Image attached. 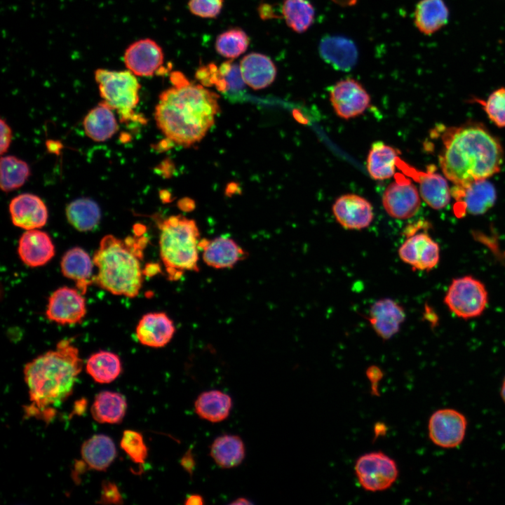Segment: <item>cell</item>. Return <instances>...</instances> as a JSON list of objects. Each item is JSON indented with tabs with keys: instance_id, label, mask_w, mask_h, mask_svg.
Masks as SVG:
<instances>
[{
	"instance_id": "cell-1",
	"label": "cell",
	"mask_w": 505,
	"mask_h": 505,
	"mask_svg": "<svg viewBox=\"0 0 505 505\" xmlns=\"http://www.w3.org/2000/svg\"><path fill=\"white\" fill-rule=\"evenodd\" d=\"M173 86L163 91L155 109L159 128L177 144L199 142L219 112L218 95L203 85L191 83L179 72L170 74Z\"/></svg>"
},
{
	"instance_id": "cell-22",
	"label": "cell",
	"mask_w": 505,
	"mask_h": 505,
	"mask_svg": "<svg viewBox=\"0 0 505 505\" xmlns=\"http://www.w3.org/2000/svg\"><path fill=\"white\" fill-rule=\"evenodd\" d=\"M173 321L163 312L144 315L136 327L139 342L147 346L160 348L166 346L175 333Z\"/></svg>"
},
{
	"instance_id": "cell-17",
	"label": "cell",
	"mask_w": 505,
	"mask_h": 505,
	"mask_svg": "<svg viewBox=\"0 0 505 505\" xmlns=\"http://www.w3.org/2000/svg\"><path fill=\"white\" fill-rule=\"evenodd\" d=\"M332 213L337 222L350 230L365 229L374 218L373 208L370 201L355 194H346L338 197L332 205Z\"/></svg>"
},
{
	"instance_id": "cell-42",
	"label": "cell",
	"mask_w": 505,
	"mask_h": 505,
	"mask_svg": "<svg viewBox=\"0 0 505 505\" xmlns=\"http://www.w3.org/2000/svg\"><path fill=\"white\" fill-rule=\"evenodd\" d=\"M100 503L102 504H121L122 497L117 486L112 482H105L102 485Z\"/></svg>"
},
{
	"instance_id": "cell-39",
	"label": "cell",
	"mask_w": 505,
	"mask_h": 505,
	"mask_svg": "<svg viewBox=\"0 0 505 505\" xmlns=\"http://www.w3.org/2000/svg\"><path fill=\"white\" fill-rule=\"evenodd\" d=\"M490 120L497 126L505 128V87L492 91L485 100L475 99Z\"/></svg>"
},
{
	"instance_id": "cell-23",
	"label": "cell",
	"mask_w": 505,
	"mask_h": 505,
	"mask_svg": "<svg viewBox=\"0 0 505 505\" xmlns=\"http://www.w3.org/2000/svg\"><path fill=\"white\" fill-rule=\"evenodd\" d=\"M322 59L338 70L348 71L356 64L358 53L354 42L343 36H325L320 41Z\"/></svg>"
},
{
	"instance_id": "cell-11",
	"label": "cell",
	"mask_w": 505,
	"mask_h": 505,
	"mask_svg": "<svg viewBox=\"0 0 505 505\" xmlns=\"http://www.w3.org/2000/svg\"><path fill=\"white\" fill-rule=\"evenodd\" d=\"M466 428L467 420L462 412L451 408L440 409L429 419V437L440 447L454 448L463 442Z\"/></svg>"
},
{
	"instance_id": "cell-34",
	"label": "cell",
	"mask_w": 505,
	"mask_h": 505,
	"mask_svg": "<svg viewBox=\"0 0 505 505\" xmlns=\"http://www.w3.org/2000/svg\"><path fill=\"white\" fill-rule=\"evenodd\" d=\"M86 370L96 382L108 384L119 376L122 368L120 358L116 354L107 351H100L89 357Z\"/></svg>"
},
{
	"instance_id": "cell-44",
	"label": "cell",
	"mask_w": 505,
	"mask_h": 505,
	"mask_svg": "<svg viewBox=\"0 0 505 505\" xmlns=\"http://www.w3.org/2000/svg\"><path fill=\"white\" fill-rule=\"evenodd\" d=\"M1 154L7 151L11 141V130L8 124L1 119Z\"/></svg>"
},
{
	"instance_id": "cell-30",
	"label": "cell",
	"mask_w": 505,
	"mask_h": 505,
	"mask_svg": "<svg viewBox=\"0 0 505 505\" xmlns=\"http://www.w3.org/2000/svg\"><path fill=\"white\" fill-rule=\"evenodd\" d=\"M231 408L232 400L230 396L219 390L204 391L194 402V409L198 416L213 423L226 419Z\"/></svg>"
},
{
	"instance_id": "cell-8",
	"label": "cell",
	"mask_w": 505,
	"mask_h": 505,
	"mask_svg": "<svg viewBox=\"0 0 505 505\" xmlns=\"http://www.w3.org/2000/svg\"><path fill=\"white\" fill-rule=\"evenodd\" d=\"M354 472L360 485L373 492L390 488L399 473L396 462L381 451L359 457L354 465Z\"/></svg>"
},
{
	"instance_id": "cell-3",
	"label": "cell",
	"mask_w": 505,
	"mask_h": 505,
	"mask_svg": "<svg viewBox=\"0 0 505 505\" xmlns=\"http://www.w3.org/2000/svg\"><path fill=\"white\" fill-rule=\"evenodd\" d=\"M82 366L79 349L67 339L27 363L23 372L31 401L28 414L51 419L53 407L72 394Z\"/></svg>"
},
{
	"instance_id": "cell-41",
	"label": "cell",
	"mask_w": 505,
	"mask_h": 505,
	"mask_svg": "<svg viewBox=\"0 0 505 505\" xmlns=\"http://www.w3.org/2000/svg\"><path fill=\"white\" fill-rule=\"evenodd\" d=\"M222 4L223 0H189L188 6L195 15L212 18L219 15Z\"/></svg>"
},
{
	"instance_id": "cell-29",
	"label": "cell",
	"mask_w": 505,
	"mask_h": 505,
	"mask_svg": "<svg viewBox=\"0 0 505 505\" xmlns=\"http://www.w3.org/2000/svg\"><path fill=\"white\" fill-rule=\"evenodd\" d=\"M112 110L102 101L85 116L84 130L90 139L96 142H103L116 133L119 127Z\"/></svg>"
},
{
	"instance_id": "cell-13",
	"label": "cell",
	"mask_w": 505,
	"mask_h": 505,
	"mask_svg": "<svg viewBox=\"0 0 505 505\" xmlns=\"http://www.w3.org/2000/svg\"><path fill=\"white\" fill-rule=\"evenodd\" d=\"M330 100L339 117L350 119L365 112L370 106V97L358 81L346 78L331 87Z\"/></svg>"
},
{
	"instance_id": "cell-46",
	"label": "cell",
	"mask_w": 505,
	"mask_h": 505,
	"mask_svg": "<svg viewBox=\"0 0 505 505\" xmlns=\"http://www.w3.org/2000/svg\"><path fill=\"white\" fill-rule=\"evenodd\" d=\"M143 275L147 276H152L161 271V267L158 264L149 263L147 264L144 269L142 271Z\"/></svg>"
},
{
	"instance_id": "cell-6",
	"label": "cell",
	"mask_w": 505,
	"mask_h": 505,
	"mask_svg": "<svg viewBox=\"0 0 505 505\" xmlns=\"http://www.w3.org/2000/svg\"><path fill=\"white\" fill-rule=\"evenodd\" d=\"M95 79L103 101L118 112L120 121L133 119V109L139 102L140 89L136 76L128 69H97Z\"/></svg>"
},
{
	"instance_id": "cell-19",
	"label": "cell",
	"mask_w": 505,
	"mask_h": 505,
	"mask_svg": "<svg viewBox=\"0 0 505 505\" xmlns=\"http://www.w3.org/2000/svg\"><path fill=\"white\" fill-rule=\"evenodd\" d=\"M405 318V311L399 304L390 298H384L371 306L368 320L375 332L387 340L399 331Z\"/></svg>"
},
{
	"instance_id": "cell-12",
	"label": "cell",
	"mask_w": 505,
	"mask_h": 505,
	"mask_svg": "<svg viewBox=\"0 0 505 505\" xmlns=\"http://www.w3.org/2000/svg\"><path fill=\"white\" fill-rule=\"evenodd\" d=\"M433 166L419 170L399 159L398 168L418 184L421 198L431 208L440 210L450 201L451 191L446 177L435 171Z\"/></svg>"
},
{
	"instance_id": "cell-40",
	"label": "cell",
	"mask_w": 505,
	"mask_h": 505,
	"mask_svg": "<svg viewBox=\"0 0 505 505\" xmlns=\"http://www.w3.org/2000/svg\"><path fill=\"white\" fill-rule=\"evenodd\" d=\"M120 445L133 462L139 464L145 462L148 449L140 433L133 430L124 431Z\"/></svg>"
},
{
	"instance_id": "cell-35",
	"label": "cell",
	"mask_w": 505,
	"mask_h": 505,
	"mask_svg": "<svg viewBox=\"0 0 505 505\" xmlns=\"http://www.w3.org/2000/svg\"><path fill=\"white\" fill-rule=\"evenodd\" d=\"M282 15L290 28L297 33H303L313 24L315 10L308 0H284Z\"/></svg>"
},
{
	"instance_id": "cell-2",
	"label": "cell",
	"mask_w": 505,
	"mask_h": 505,
	"mask_svg": "<svg viewBox=\"0 0 505 505\" xmlns=\"http://www.w3.org/2000/svg\"><path fill=\"white\" fill-rule=\"evenodd\" d=\"M503 161L501 144L482 124L450 127L442 133L439 166L453 186L487 179L499 172Z\"/></svg>"
},
{
	"instance_id": "cell-49",
	"label": "cell",
	"mask_w": 505,
	"mask_h": 505,
	"mask_svg": "<svg viewBox=\"0 0 505 505\" xmlns=\"http://www.w3.org/2000/svg\"><path fill=\"white\" fill-rule=\"evenodd\" d=\"M500 396H501V399L503 400V401L505 403V377L504 378V380H503V382L501 384V390H500Z\"/></svg>"
},
{
	"instance_id": "cell-16",
	"label": "cell",
	"mask_w": 505,
	"mask_h": 505,
	"mask_svg": "<svg viewBox=\"0 0 505 505\" xmlns=\"http://www.w3.org/2000/svg\"><path fill=\"white\" fill-rule=\"evenodd\" d=\"M123 61L127 69L138 76H152L162 68V48L154 40L140 39L126 50Z\"/></svg>"
},
{
	"instance_id": "cell-7",
	"label": "cell",
	"mask_w": 505,
	"mask_h": 505,
	"mask_svg": "<svg viewBox=\"0 0 505 505\" xmlns=\"http://www.w3.org/2000/svg\"><path fill=\"white\" fill-rule=\"evenodd\" d=\"M485 285L471 276L454 278L444 298L448 309L457 317L469 319L479 316L487 304Z\"/></svg>"
},
{
	"instance_id": "cell-47",
	"label": "cell",
	"mask_w": 505,
	"mask_h": 505,
	"mask_svg": "<svg viewBox=\"0 0 505 505\" xmlns=\"http://www.w3.org/2000/svg\"><path fill=\"white\" fill-rule=\"evenodd\" d=\"M204 504V499L200 494H190L185 500L184 504L186 505H201Z\"/></svg>"
},
{
	"instance_id": "cell-36",
	"label": "cell",
	"mask_w": 505,
	"mask_h": 505,
	"mask_svg": "<svg viewBox=\"0 0 505 505\" xmlns=\"http://www.w3.org/2000/svg\"><path fill=\"white\" fill-rule=\"evenodd\" d=\"M245 83L239 65L231 60L218 67L214 86L231 100H236L243 95Z\"/></svg>"
},
{
	"instance_id": "cell-20",
	"label": "cell",
	"mask_w": 505,
	"mask_h": 505,
	"mask_svg": "<svg viewBox=\"0 0 505 505\" xmlns=\"http://www.w3.org/2000/svg\"><path fill=\"white\" fill-rule=\"evenodd\" d=\"M18 252L22 262L31 267L48 263L55 255V246L49 235L43 231L27 230L19 239Z\"/></svg>"
},
{
	"instance_id": "cell-24",
	"label": "cell",
	"mask_w": 505,
	"mask_h": 505,
	"mask_svg": "<svg viewBox=\"0 0 505 505\" xmlns=\"http://www.w3.org/2000/svg\"><path fill=\"white\" fill-rule=\"evenodd\" d=\"M93 258L81 248L68 250L62 256L60 267L62 274L76 282L78 290L83 295L89 285L93 283Z\"/></svg>"
},
{
	"instance_id": "cell-45",
	"label": "cell",
	"mask_w": 505,
	"mask_h": 505,
	"mask_svg": "<svg viewBox=\"0 0 505 505\" xmlns=\"http://www.w3.org/2000/svg\"><path fill=\"white\" fill-rule=\"evenodd\" d=\"M180 464L185 471H187L190 476L192 475L195 469L196 461L191 449H189L186 452L181 458Z\"/></svg>"
},
{
	"instance_id": "cell-27",
	"label": "cell",
	"mask_w": 505,
	"mask_h": 505,
	"mask_svg": "<svg viewBox=\"0 0 505 505\" xmlns=\"http://www.w3.org/2000/svg\"><path fill=\"white\" fill-rule=\"evenodd\" d=\"M399 158L398 150L382 142H375L368 154L367 170L375 180L389 179L396 174Z\"/></svg>"
},
{
	"instance_id": "cell-31",
	"label": "cell",
	"mask_w": 505,
	"mask_h": 505,
	"mask_svg": "<svg viewBox=\"0 0 505 505\" xmlns=\"http://www.w3.org/2000/svg\"><path fill=\"white\" fill-rule=\"evenodd\" d=\"M127 410L126 398L120 393L104 391L96 395L90 412L93 419L102 424H119Z\"/></svg>"
},
{
	"instance_id": "cell-14",
	"label": "cell",
	"mask_w": 505,
	"mask_h": 505,
	"mask_svg": "<svg viewBox=\"0 0 505 505\" xmlns=\"http://www.w3.org/2000/svg\"><path fill=\"white\" fill-rule=\"evenodd\" d=\"M451 196L455 200V213L482 215L490 210L497 198L496 189L487 179L479 180L465 185L453 186Z\"/></svg>"
},
{
	"instance_id": "cell-48",
	"label": "cell",
	"mask_w": 505,
	"mask_h": 505,
	"mask_svg": "<svg viewBox=\"0 0 505 505\" xmlns=\"http://www.w3.org/2000/svg\"><path fill=\"white\" fill-rule=\"evenodd\" d=\"M252 502L248 501L245 498H238L236 500H234L233 502L231 503V504H251Z\"/></svg>"
},
{
	"instance_id": "cell-38",
	"label": "cell",
	"mask_w": 505,
	"mask_h": 505,
	"mask_svg": "<svg viewBox=\"0 0 505 505\" xmlns=\"http://www.w3.org/2000/svg\"><path fill=\"white\" fill-rule=\"evenodd\" d=\"M249 45V38L241 29L234 28L220 34L215 41L217 52L222 56L234 59L243 54Z\"/></svg>"
},
{
	"instance_id": "cell-5",
	"label": "cell",
	"mask_w": 505,
	"mask_h": 505,
	"mask_svg": "<svg viewBox=\"0 0 505 505\" xmlns=\"http://www.w3.org/2000/svg\"><path fill=\"white\" fill-rule=\"evenodd\" d=\"M160 255L170 280L198 271L199 231L194 220L171 216L160 224Z\"/></svg>"
},
{
	"instance_id": "cell-10",
	"label": "cell",
	"mask_w": 505,
	"mask_h": 505,
	"mask_svg": "<svg viewBox=\"0 0 505 505\" xmlns=\"http://www.w3.org/2000/svg\"><path fill=\"white\" fill-rule=\"evenodd\" d=\"M418 188L411 178L404 173L395 175L382 194V205L387 214L393 218L406 220L419 211L421 199Z\"/></svg>"
},
{
	"instance_id": "cell-32",
	"label": "cell",
	"mask_w": 505,
	"mask_h": 505,
	"mask_svg": "<svg viewBox=\"0 0 505 505\" xmlns=\"http://www.w3.org/2000/svg\"><path fill=\"white\" fill-rule=\"evenodd\" d=\"M210 454L221 468L231 469L243 461L245 449L242 439L237 435L224 434L214 440Z\"/></svg>"
},
{
	"instance_id": "cell-33",
	"label": "cell",
	"mask_w": 505,
	"mask_h": 505,
	"mask_svg": "<svg viewBox=\"0 0 505 505\" xmlns=\"http://www.w3.org/2000/svg\"><path fill=\"white\" fill-rule=\"evenodd\" d=\"M69 223L79 231H88L95 228L101 218L98 205L88 198H81L69 203L66 208Z\"/></svg>"
},
{
	"instance_id": "cell-4",
	"label": "cell",
	"mask_w": 505,
	"mask_h": 505,
	"mask_svg": "<svg viewBox=\"0 0 505 505\" xmlns=\"http://www.w3.org/2000/svg\"><path fill=\"white\" fill-rule=\"evenodd\" d=\"M145 238L122 240L106 235L100 241L93 260L97 268L93 283L116 295L135 297L142 287L143 271L140 259Z\"/></svg>"
},
{
	"instance_id": "cell-26",
	"label": "cell",
	"mask_w": 505,
	"mask_h": 505,
	"mask_svg": "<svg viewBox=\"0 0 505 505\" xmlns=\"http://www.w3.org/2000/svg\"><path fill=\"white\" fill-rule=\"evenodd\" d=\"M450 10L444 0H420L414 11V22L422 34L432 35L448 22Z\"/></svg>"
},
{
	"instance_id": "cell-9",
	"label": "cell",
	"mask_w": 505,
	"mask_h": 505,
	"mask_svg": "<svg viewBox=\"0 0 505 505\" xmlns=\"http://www.w3.org/2000/svg\"><path fill=\"white\" fill-rule=\"evenodd\" d=\"M422 222L405 229L407 238L398 249V255L413 269L429 271L439 262L440 248L426 230L418 231Z\"/></svg>"
},
{
	"instance_id": "cell-21",
	"label": "cell",
	"mask_w": 505,
	"mask_h": 505,
	"mask_svg": "<svg viewBox=\"0 0 505 505\" xmlns=\"http://www.w3.org/2000/svg\"><path fill=\"white\" fill-rule=\"evenodd\" d=\"M203 250V260L215 269L231 268L245 258L247 253L233 239L220 236L213 240L203 239L198 243Z\"/></svg>"
},
{
	"instance_id": "cell-37",
	"label": "cell",
	"mask_w": 505,
	"mask_h": 505,
	"mask_svg": "<svg viewBox=\"0 0 505 505\" xmlns=\"http://www.w3.org/2000/svg\"><path fill=\"white\" fill-rule=\"evenodd\" d=\"M30 174L27 163L13 156L1 159V189L10 191L20 187Z\"/></svg>"
},
{
	"instance_id": "cell-43",
	"label": "cell",
	"mask_w": 505,
	"mask_h": 505,
	"mask_svg": "<svg viewBox=\"0 0 505 505\" xmlns=\"http://www.w3.org/2000/svg\"><path fill=\"white\" fill-rule=\"evenodd\" d=\"M365 374L371 384L372 395L379 396L378 385L384 377L382 370L377 365H370L367 368Z\"/></svg>"
},
{
	"instance_id": "cell-15",
	"label": "cell",
	"mask_w": 505,
	"mask_h": 505,
	"mask_svg": "<svg viewBox=\"0 0 505 505\" xmlns=\"http://www.w3.org/2000/svg\"><path fill=\"white\" fill-rule=\"evenodd\" d=\"M86 314V300L76 289L61 287L48 299L46 315L48 320L60 325L80 323Z\"/></svg>"
},
{
	"instance_id": "cell-28",
	"label": "cell",
	"mask_w": 505,
	"mask_h": 505,
	"mask_svg": "<svg viewBox=\"0 0 505 505\" xmlns=\"http://www.w3.org/2000/svg\"><path fill=\"white\" fill-rule=\"evenodd\" d=\"M81 454L82 459L90 469L105 471L114 461L116 449L111 438L97 434L83 443Z\"/></svg>"
},
{
	"instance_id": "cell-25",
	"label": "cell",
	"mask_w": 505,
	"mask_h": 505,
	"mask_svg": "<svg viewBox=\"0 0 505 505\" xmlns=\"http://www.w3.org/2000/svg\"><path fill=\"white\" fill-rule=\"evenodd\" d=\"M239 67L245 84L255 90L269 86L276 76L272 60L261 53H251L244 56Z\"/></svg>"
},
{
	"instance_id": "cell-18",
	"label": "cell",
	"mask_w": 505,
	"mask_h": 505,
	"mask_svg": "<svg viewBox=\"0 0 505 505\" xmlns=\"http://www.w3.org/2000/svg\"><path fill=\"white\" fill-rule=\"evenodd\" d=\"M13 224L25 230L43 227L48 220V210L43 201L32 194H22L10 203Z\"/></svg>"
}]
</instances>
